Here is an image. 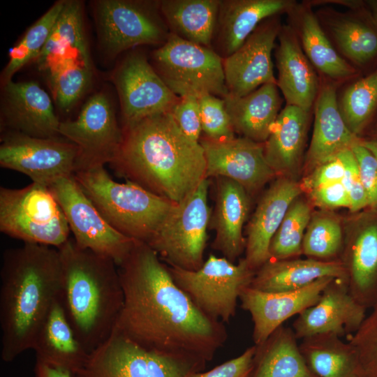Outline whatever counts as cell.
I'll return each mask as SVG.
<instances>
[{
	"instance_id": "6da1fadb",
	"label": "cell",
	"mask_w": 377,
	"mask_h": 377,
	"mask_svg": "<svg viewBox=\"0 0 377 377\" xmlns=\"http://www.w3.org/2000/svg\"><path fill=\"white\" fill-rule=\"evenodd\" d=\"M118 272L124 303L114 330L123 336L149 350L207 363L224 346V323L198 308L147 243L137 241Z\"/></svg>"
},
{
	"instance_id": "7a4b0ae2",
	"label": "cell",
	"mask_w": 377,
	"mask_h": 377,
	"mask_svg": "<svg viewBox=\"0 0 377 377\" xmlns=\"http://www.w3.org/2000/svg\"><path fill=\"white\" fill-rule=\"evenodd\" d=\"M122 131V142L110 164L126 180L178 202L206 179L201 145L182 131L170 112L145 118Z\"/></svg>"
},
{
	"instance_id": "3957f363",
	"label": "cell",
	"mask_w": 377,
	"mask_h": 377,
	"mask_svg": "<svg viewBox=\"0 0 377 377\" xmlns=\"http://www.w3.org/2000/svg\"><path fill=\"white\" fill-rule=\"evenodd\" d=\"M61 281L57 248L24 243L3 251L0 272L2 360L10 362L32 349L43 322L59 297Z\"/></svg>"
},
{
	"instance_id": "277c9868",
	"label": "cell",
	"mask_w": 377,
	"mask_h": 377,
	"mask_svg": "<svg viewBox=\"0 0 377 377\" xmlns=\"http://www.w3.org/2000/svg\"><path fill=\"white\" fill-rule=\"evenodd\" d=\"M59 299L77 339L90 354L116 327L124 293L113 260L79 247L71 237L60 247Z\"/></svg>"
},
{
	"instance_id": "5b68a950",
	"label": "cell",
	"mask_w": 377,
	"mask_h": 377,
	"mask_svg": "<svg viewBox=\"0 0 377 377\" xmlns=\"http://www.w3.org/2000/svg\"><path fill=\"white\" fill-rule=\"evenodd\" d=\"M73 176L108 223L136 241L147 243L175 203L131 181H114L104 166Z\"/></svg>"
},
{
	"instance_id": "8992f818",
	"label": "cell",
	"mask_w": 377,
	"mask_h": 377,
	"mask_svg": "<svg viewBox=\"0 0 377 377\" xmlns=\"http://www.w3.org/2000/svg\"><path fill=\"white\" fill-rule=\"evenodd\" d=\"M0 230L24 243L57 249L71 232L50 189L34 182L22 188H0Z\"/></svg>"
},
{
	"instance_id": "52a82bcc",
	"label": "cell",
	"mask_w": 377,
	"mask_h": 377,
	"mask_svg": "<svg viewBox=\"0 0 377 377\" xmlns=\"http://www.w3.org/2000/svg\"><path fill=\"white\" fill-rule=\"evenodd\" d=\"M209 179L178 202H175L147 242L170 266L195 271L205 263L207 228L212 210L207 202Z\"/></svg>"
},
{
	"instance_id": "ba28073f",
	"label": "cell",
	"mask_w": 377,
	"mask_h": 377,
	"mask_svg": "<svg viewBox=\"0 0 377 377\" xmlns=\"http://www.w3.org/2000/svg\"><path fill=\"white\" fill-rule=\"evenodd\" d=\"M207 362L145 349L114 330L73 377H189Z\"/></svg>"
},
{
	"instance_id": "9c48e42d",
	"label": "cell",
	"mask_w": 377,
	"mask_h": 377,
	"mask_svg": "<svg viewBox=\"0 0 377 377\" xmlns=\"http://www.w3.org/2000/svg\"><path fill=\"white\" fill-rule=\"evenodd\" d=\"M153 68L179 97L212 94L221 98L226 86L223 59L212 48L184 40L172 34L152 55Z\"/></svg>"
},
{
	"instance_id": "30bf717a",
	"label": "cell",
	"mask_w": 377,
	"mask_h": 377,
	"mask_svg": "<svg viewBox=\"0 0 377 377\" xmlns=\"http://www.w3.org/2000/svg\"><path fill=\"white\" fill-rule=\"evenodd\" d=\"M175 283L209 318L228 323L235 315L242 290L250 286L256 271L241 258L235 264L211 253L197 270L168 265Z\"/></svg>"
},
{
	"instance_id": "8fae6325",
	"label": "cell",
	"mask_w": 377,
	"mask_h": 377,
	"mask_svg": "<svg viewBox=\"0 0 377 377\" xmlns=\"http://www.w3.org/2000/svg\"><path fill=\"white\" fill-rule=\"evenodd\" d=\"M160 1L101 0L95 15L103 50L115 57L141 45L163 44L169 29L161 13Z\"/></svg>"
},
{
	"instance_id": "7c38bea8",
	"label": "cell",
	"mask_w": 377,
	"mask_h": 377,
	"mask_svg": "<svg viewBox=\"0 0 377 377\" xmlns=\"http://www.w3.org/2000/svg\"><path fill=\"white\" fill-rule=\"evenodd\" d=\"M48 188L64 212L76 244L113 260L117 266L121 264L137 241L108 223L73 175L59 179Z\"/></svg>"
},
{
	"instance_id": "4fadbf2b",
	"label": "cell",
	"mask_w": 377,
	"mask_h": 377,
	"mask_svg": "<svg viewBox=\"0 0 377 377\" xmlns=\"http://www.w3.org/2000/svg\"><path fill=\"white\" fill-rule=\"evenodd\" d=\"M62 138H36L9 131L1 139L0 166L49 187L75 172L78 147Z\"/></svg>"
},
{
	"instance_id": "5bb4252c",
	"label": "cell",
	"mask_w": 377,
	"mask_h": 377,
	"mask_svg": "<svg viewBox=\"0 0 377 377\" xmlns=\"http://www.w3.org/2000/svg\"><path fill=\"white\" fill-rule=\"evenodd\" d=\"M59 133L79 149L75 172L111 163L123 140L114 110L103 93L91 96L74 120L61 121Z\"/></svg>"
},
{
	"instance_id": "9a60e30c",
	"label": "cell",
	"mask_w": 377,
	"mask_h": 377,
	"mask_svg": "<svg viewBox=\"0 0 377 377\" xmlns=\"http://www.w3.org/2000/svg\"><path fill=\"white\" fill-rule=\"evenodd\" d=\"M112 80L120 101L122 128L170 112L179 100L142 53L129 54L114 70Z\"/></svg>"
},
{
	"instance_id": "2e32d148",
	"label": "cell",
	"mask_w": 377,
	"mask_h": 377,
	"mask_svg": "<svg viewBox=\"0 0 377 377\" xmlns=\"http://www.w3.org/2000/svg\"><path fill=\"white\" fill-rule=\"evenodd\" d=\"M206 160V179L225 177L253 193L276 175L267 163L264 143L244 137L225 141L200 138Z\"/></svg>"
},
{
	"instance_id": "e0dca14e",
	"label": "cell",
	"mask_w": 377,
	"mask_h": 377,
	"mask_svg": "<svg viewBox=\"0 0 377 377\" xmlns=\"http://www.w3.org/2000/svg\"><path fill=\"white\" fill-rule=\"evenodd\" d=\"M281 25L278 15L263 21L233 54L223 59L228 94L244 96L267 83H276L272 52Z\"/></svg>"
},
{
	"instance_id": "ac0fdd59",
	"label": "cell",
	"mask_w": 377,
	"mask_h": 377,
	"mask_svg": "<svg viewBox=\"0 0 377 377\" xmlns=\"http://www.w3.org/2000/svg\"><path fill=\"white\" fill-rule=\"evenodd\" d=\"M334 278L320 279L295 290L267 292L248 286L239 300L253 321L254 345L263 343L277 328L295 315L316 304L321 293Z\"/></svg>"
},
{
	"instance_id": "d6986e66",
	"label": "cell",
	"mask_w": 377,
	"mask_h": 377,
	"mask_svg": "<svg viewBox=\"0 0 377 377\" xmlns=\"http://www.w3.org/2000/svg\"><path fill=\"white\" fill-rule=\"evenodd\" d=\"M366 310L349 293L346 280L334 279L318 302L297 315L293 330L297 339L325 333L349 337L364 321Z\"/></svg>"
},
{
	"instance_id": "ffe728a7",
	"label": "cell",
	"mask_w": 377,
	"mask_h": 377,
	"mask_svg": "<svg viewBox=\"0 0 377 377\" xmlns=\"http://www.w3.org/2000/svg\"><path fill=\"white\" fill-rule=\"evenodd\" d=\"M3 126L31 137L59 136L61 121L50 96L34 81H10L3 85Z\"/></svg>"
},
{
	"instance_id": "44dd1931",
	"label": "cell",
	"mask_w": 377,
	"mask_h": 377,
	"mask_svg": "<svg viewBox=\"0 0 377 377\" xmlns=\"http://www.w3.org/2000/svg\"><path fill=\"white\" fill-rule=\"evenodd\" d=\"M293 0H220L212 49L223 59L238 50L265 20L290 13Z\"/></svg>"
},
{
	"instance_id": "7402d4cb",
	"label": "cell",
	"mask_w": 377,
	"mask_h": 377,
	"mask_svg": "<svg viewBox=\"0 0 377 377\" xmlns=\"http://www.w3.org/2000/svg\"><path fill=\"white\" fill-rule=\"evenodd\" d=\"M302 191L300 184L281 177L261 197L246 232L244 259L253 270L256 271L270 259L272 239L288 208Z\"/></svg>"
},
{
	"instance_id": "603a6c76",
	"label": "cell",
	"mask_w": 377,
	"mask_h": 377,
	"mask_svg": "<svg viewBox=\"0 0 377 377\" xmlns=\"http://www.w3.org/2000/svg\"><path fill=\"white\" fill-rule=\"evenodd\" d=\"M275 52L278 79L276 85L286 105L311 111L318 96V77L290 25L281 26Z\"/></svg>"
},
{
	"instance_id": "cb8c5ba5",
	"label": "cell",
	"mask_w": 377,
	"mask_h": 377,
	"mask_svg": "<svg viewBox=\"0 0 377 377\" xmlns=\"http://www.w3.org/2000/svg\"><path fill=\"white\" fill-rule=\"evenodd\" d=\"M336 87V83L329 80L320 84L314 104L313 135L306 159L310 170L350 149L360 140L346 126L340 112Z\"/></svg>"
},
{
	"instance_id": "d4e9b609",
	"label": "cell",
	"mask_w": 377,
	"mask_h": 377,
	"mask_svg": "<svg viewBox=\"0 0 377 377\" xmlns=\"http://www.w3.org/2000/svg\"><path fill=\"white\" fill-rule=\"evenodd\" d=\"M249 207V193L241 185L228 178H216L215 205L209 226L215 231L212 247L232 263L245 250L242 232Z\"/></svg>"
},
{
	"instance_id": "484cf974",
	"label": "cell",
	"mask_w": 377,
	"mask_h": 377,
	"mask_svg": "<svg viewBox=\"0 0 377 377\" xmlns=\"http://www.w3.org/2000/svg\"><path fill=\"white\" fill-rule=\"evenodd\" d=\"M32 349L36 362L62 368L73 375L86 364L89 353L75 336L59 297L43 322Z\"/></svg>"
},
{
	"instance_id": "4316f807",
	"label": "cell",
	"mask_w": 377,
	"mask_h": 377,
	"mask_svg": "<svg viewBox=\"0 0 377 377\" xmlns=\"http://www.w3.org/2000/svg\"><path fill=\"white\" fill-rule=\"evenodd\" d=\"M340 260L270 259L256 271L250 286L267 292L295 290L325 277L346 280Z\"/></svg>"
},
{
	"instance_id": "83f0119b",
	"label": "cell",
	"mask_w": 377,
	"mask_h": 377,
	"mask_svg": "<svg viewBox=\"0 0 377 377\" xmlns=\"http://www.w3.org/2000/svg\"><path fill=\"white\" fill-rule=\"evenodd\" d=\"M302 49L326 80L336 83L353 77L356 68L335 50L310 6L297 5L289 13Z\"/></svg>"
},
{
	"instance_id": "f1b7e54d",
	"label": "cell",
	"mask_w": 377,
	"mask_h": 377,
	"mask_svg": "<svg viewBox=\"0 0 377 377\" xmlns=\"http://www.w3.org/2000/svg\"><path fill=\"white\" fill-rule=\"evenodd\" d=\"M278 89L276 83H267L244 96L223 98L235 133L259 143L267 140L280 112Z\"/></svg>"
},
{
	"instance_id": "f546056e",
	"label": "cell",
	"mask_w": 377,
	"mask_h": 377,
	"mask_svg": "<svg viewBox=\"0 0 377 377\" xmlns=\"http://www.w3.org/2000/svg\"><path fill=\"white\" fill-rule=\"evenodd\" d=\"M310 112L286 105L280 111L270 134L264 142L267 163L277 175L295 170L305 145Z\"/></svg>"
},
{
	"instance_id": "4dcf8cb0",
	"label": "cell",
	"mask_w": 377,
	"mask_h": 377,
	"mask_svg": "<svg viewBox=\"0 0 377 377\" xmlns=\"http://www.w3.org/2000/svg\"><path fill=\"white\" fill-rule=\"evenodd\" d=\"M350 295L365 308L377 302V224L362 228L349 243L344 260Z\"/></svg>"
},
{
	"instance_id": "1f68e13d",
	"label": "cell",
	"mask_w": 377,
	"mask_h": 377,
	"mask_svg": "<svg viewBox=\"0 0 377 377\" xmlns=\"http://www.w3.org/2000/svg\"><path fill=\"white\" fill-rule=\"evenodd\" d=\"M250 377L317 376L307 366L293 329L281 325L256 346Z\"/></svg>"
},
{
	"instance_id": "d6a6232c",
	"label": "cell",
	"mask_w": 377,
	"mask_h": 377,
	"mask_svg": "<svg viewBox=\"0 0 377 377\" xmlns=\"http://www.w3.org/2000/svg\"><path fill=\"white\" fill-rule=\"evenodd\" d=\"M220 0L160 1L161 13L170 34L212 48Z\"/></svg>"
},
{
	"instance_id": "836d02e7",
	"label": "cell",
	"mask_w": 377,
	"mask_h": 377,
	"mask_svg": "<svg viewBox=\"0 0 377 377\" xmlns=\"http://www.w3.org/2000/svg\"><path fill=\"white\" fill-rule=\"evenodd\" d=\"M332 333L302 339L301 353L317 377H366L354 347Z\"/></svg>"
},
{
	"instance_id": "e575fe53",
	"label": "cell",
	"mask_w": 377,
	"mask_h": 377,
	"mask_svg": "<svg viewBox=\"0 0 377 377\" xmlns=\"http://www.w3.org/2000/svg\"><path fill=\"white\" fill-rule=\"evenodd\" d=\"M67 58L80 59L92 67L84 34L82 3L77 1H65L36 61L40 69L47 71Z\"/></svg>"
},
{
	"instance_id": "d590c367",
	"label": "cell",
	"mask_w": 377,
	"mask_h": 377,
	"mask_svg": "<svg viewBox=\"0 0 377 377\" xmlns=\"http://www.w3.org/2000/svg\"><path fill=\"white\" fill-rule=\"evenodd\" d=\"M326 20L339 50L352 63L363 66L377 57V29L371 21L335 11Z\"/></svg>"
},
{
	"instance_id": "8d00e7d4",
	"label": "cell",
	"mask_w": 377,
	"mask_h": 377,
	"mask_svg": "<svg viewBox=\"0 0 377 377\" xmlns=\"http://www.w3.org/2000/svg\"><path fill=\"white\" fill-rule=\"evenodd\" d=\"M338 104L346 126L357 136L377 110V68L348 85Z\"/></svg>"
},
{
	"instance_id": "74e56055",
	"label": "cell",
	"mask_w": 377,
	"mask_h": 377,
	"mask_svg": "<svg viewBox=\"0 0 377 377\" xmlns=\"http://www.w3.org/2000/svg\"><path fill=\"white\" fill-rule=\"evenodd\" d=\"M65 1L56 2L26 31L11 49L9 61L1 73L3 85L12 80L13 75L31 60L38 57L45 47L52 29L64 6Z\"/></svg>"
},
{
	"instance_id": "f35d334b",
	"label": "cell",
	"mask_w": 377,
	"mask_h": 377,
	"mask_svg": "<svg viewBox=\"0 0 377 377\" xmlns=\"http://www.w3.org/2000/svg\"><path fill=\"white\" fill-rule=\"evenodd\" d=\"M47 71L56 103L64 111L77 102L92 77V67L75 58L62 59Z\"/></svg>"
},
{
	"instance_id": "ab89813d",
	"label": "cell",
	"mask_w": 377,
	"mask_h": 377,
	"mask_svg": "<svg viewBox=\"0 0 377 377\" xmlns=\"http://www.w3.org/2000/svg\"><path fill=\"white\" fill-rule=\"evenodd\" d=\"M311 219L310 205L303 200L295 199L272 239L270 259H290L302 254L304 236Z\"/></svg>"
},
{
	"instance_id": "60d3db41",
	"label": "cell",
	"mask_w": 377,
	"mask_h": 377,
	"mask_svg": "<svg viewBox=\"0 0 377 377\" xmlns=\"http://www.w3.org/2000/svg\"><path fill=\"white\" fill-rule=\"evenodd\" d=\"M343 244L342 229L339 221L329 215H316L311 219L306 228L302 253L309 258L333 260L339 253Z\"/></svg>"
},
{
	"instance_id": "b9f144b4",
	"label": "cell",
	"mask_w": 377,
	"mask_h": 377,
	"mask_svg": "<svg viewBox=\"0 0 377 377\" xmlns=\"http://www.w3.org/2000/svg\"><path fill=\"white\" fill-rule=\"evenodd\" d=\"M198 102L202 130L206 138L215 141L235 138L223 98L207 94L198 97Z\"/></svg>"
},
{
	"instance_id": "7bdbcfd3",
	"label": "cell",
	"mask_w": 377,
	"mask_h": 377,
	"mask_svg": "<svg viewBox=\"0 0 377 377\" xmlns=\"http://www.w3.org/2000/svg\"><path fill=\"white\" fill-rule=\"evenodd\" d=\"M348 340L357 353L365 376L377 377V302Z\"/></svg>"
},
{
	"instance_id": "ee69618b",
	"label": "cell",
	"mask_w": 377,
	"mask_h": 377,
	"mask_svg": "<svg viewBox=\"0 0 377 377\" xmlns=\"http://www.w3.org/2000/svg\"><path fill=\"white\" fill-rule=\"evenodd\" d=\"M170 112L182 131L199 142L202 130L198 98L191 95L179 97Z\"/></svg>"
},
{
	"instance_id": "f6af8a7d",
	"label": "cell",
	"mask_w": 377,
	"mask_h": 377,
	"mask_svg": "<svg viewBox=\"0 0 377 377\" xmlns=\"http://www.w3.org/2000/svg\"><path fill=\"white\" fill-rule=\"evenodd\" d=\"M345 165L341 183L346 188L350 202L349 209L357 212L369 205V198L362 184L357 163L353 151L346 149L341 152Z\"/></svg>"
},
{
	"instance_id": "bcb514c9",
	"label": "cell",
	"mask_w": 377,
	"mask_h": 377,
	"mask_svg": "<svg viewBox=\"0 0 377 377\" xmlns=\"http://www.w3.org/2000/svg\"><path fill=\"white\" fill-rule=\"evenodd\" d=\"M356 159L360 178L367 192L369 205H377V158L362 145V140L352 147Z\"/></svg>"
},
{
	"instance_id": "7dc6e473",
	"label": "cell",
	"mask_w": 377,
	"mask_h": 377,
	"mask_svg": "<svg viewBox=\"0 0 377 377\" xmlns=\"http://www.w3.org/2000/svg\"><path fill=\"white\" fill-rule=\"evenodd\" d=\"M344 172L345 165L340 152L311 170L300 184L301 188L309 192L323 186L341 182Z\"/></svg>"
},
{
	"instance_id": "c3c4849f",
	"label": "cell",
	"mask_w": 377,
	"mask_h": 377,
	"mask_svg": "<svg viewBox=\"0 0 377 377\" xmlns=\"http://www.w3.org/2000/svg\"><path fill=\"white\" fill-rule=\"evenodd\" d=\"M256 346L249 347L239 356L207 371L193 374L189 377H250Z\"/></svg>"
},
{
	"instance_id": "681fc988",
	"label": "cell",
	"mask_w": 377,
	"mask_h": 377,
	"mask_svg": "<svg viewBox=\"0 0 377 377\" xmlns=\"http://www.w3.org/2000/svg\"><path fill=\"white\" fill-rule=\"evenodd\" d=\"M313 203L322 209L349 208L347 191L341 182L323 186L308 192Z\"/></svg>"
},
{
	"instance_id": "f907efd6",
	"label": "cell",
	"mask_w": 377,
	"mask_h": 377,
	"mask_svg": "<svg viewBox=\"0 0 377 377\" xmlns=\"http://www.w3.org/2000/svg\"><path fill=\"white\" fill-rule=\"evenodd\" d=\"M36 377H73V374L64 369L36 362Z\"/></svg>"
},
{
	"instance_id": "816d5d0a",
	"label": "cell",
	"mask_w": 377,
	"mask_h": 377,
	"mask_svg": "<svg viewBox=\"0 0 377 377\" xmlns=\"http://www.w3.org/2000/svg\"><path fill=\"white\" fill-rule=\"evenodd\" d=\"M371 21L377 29V0H369L367 1Z\"/></svg>"
},
{
	"instance_id": "f5cc1de1",
	"label": "cell",
	"mask_w": 377,
	"mask_h": 377,
	"mask_svg": "<svg viewBox=\"0 0 377 377\" xmlns=\"http://www.w3.org/2000/svg\"><path fill=\"white\" fill-rule=\"evenodd\" d=\"M362 143L377 158V138L362 140Z\"/></svg>"
},
{
	"instance_id": "db71d44e",
	"label": "cell",
	"mask_w": 377,
	"mask_h": 377,
	"mask_svg": "<svg viewBox=\"0 0 377 377\" xmlns=\"http://www.w3.org/2000/svg\"><path fill=\"white\" fill-rule=\"evenodd\" d=\"M376 132H377V125H376Z\"/></svg>"
},
{
	"instance_id": "11a10c76",
	"label": "cell",
	"mask_w": 377,
	"mask_h": 377,
	"mask_svg": "<svg viewBox=\"0 0 377 377\" xmlns=\"http://www.w3.org/2000/svg\"><path fill=\"white\" fill-rule=\"evenodd\" d=\"M366 377H371V376H366Z\"/></svg>"
}]
</instances>
